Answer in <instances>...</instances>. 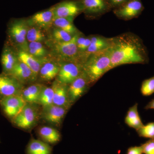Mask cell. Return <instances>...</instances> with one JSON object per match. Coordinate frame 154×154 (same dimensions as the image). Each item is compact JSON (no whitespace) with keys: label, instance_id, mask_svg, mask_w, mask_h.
<instances>
[{"label":"cell","instance_id":"1","mask_svg":"<svg viewBox=\"0 0 154 154\" xmlns=\"http://www.w3.org/2000/svg\"><path fill=\"white\" fill-rule=\"evenodd\" d=\"M110 69L128 64H145L148 56L141 39L133 33H123L112 38Z\"/></svg>","mask_w":154,"mask_h":154},{"label":"cell","instance_id":"2","mask_svg":"<svg viewBox=\"0 0 154 154\" xmlns=\"http://www.w3.org/2000/svg\"><path fill=\"white\" fill-rule=\"evenodd\" d=\"M111 52V47L92 54L84 62L83 72L88 79L90 86L95 84L110 70Z\"/></svg>","mask_w":154,"mask_h":154},{"label":"cell","instance_id":"3","mask_svg":"<svg viewBox=\"0 0 154 154\" xmlns=\"http://www.w3.org/2000/svg\"><path fill=\"white\" fill-rule=\"evenodd\" d=\"M28 27L27 20L21 19H11L8 25L6 42L16 49L28 51L27 34Z\"/></svg>","mask_w":154,"mask_h":154},{"label":"cell","instance_id":"4","mask_svg":"<svg viewBox=\"0 0 154 154\" xmlns=\"http://www.w3.org/2000/svg\"><path fill=\"white\" fill-rule=\"evenodd\" d=\"M79 35V33H77L70 40L65 42H57L50 39L47 44L52 54L57 57L60 62L80 60L79 52L77 45V38Z\"/></svg>","mask_w":154,"mask_h":154},{"label":"cell","instance_id":"5","mask_svg":"<svg viewBox=\"0 0 154 154\" xmlns=\"http://www.w3.org/2000/svg\"><path fill=\"white\" fill-rule=\"evenodd\" d=\"M60 69L57 77V82L69 85L83 72V63L80 60L60 62Z\"/></svg>","mask_w":154,"mask_h":154},{"label":"cell","instance_id":"6","mask_svg":"<svg viewBox=\"0 0 154 154\" xmlns=\"http://www.w3.org/2000/svg\"><path fill=\"white\" fill-rule=\"evenodd\" d=\"M39 116V111L36 104L26 103L22 110L12 120V123L22 129H30L35 125Z\"/></svg>","mask_w":154,"mask_h":154},{"label":"cell","instance_id":"7","mask_svg":"<svg viewBox=\"0 0 154 154\" xmlns=\"http://www.w3.org/2000/svg\"><path fill=\"white\" fill-rule=\"evenodd\" d=\"M26 104L21 96H12L0 99V106L3 113L12 121Z\"/></svg>","mask_w":154,"mask_h":154},{"label":"cell","instance_id":"8","mask_svg":"<svg viewBox=\"0 0 154 154\" xmlns=\"http://www.w3.org/2000/svg\"><path fill=\"white\" fill-rule=\"evenodd\" d=\"M24 85L11 75L0 74V99L12 96H21Z\"/></svg>","mask_w":154,"mask_h":154},{"label":"cell","instance_id":"9","mask_svg":"<svg viewBox=\"0 0 154 154\" xmlns=\"http://www.w3.org/2000/svg\"><path fill=\"white\" fill-rule=\"evenodd\" d=\"M141 0H129L113 11L116 16L125 20H131L140 15L144 10Z\"/></svg>","mask_w":154,"mask_h":154},{"label":"cell","instance_id":"10","mask_svg":"<svg viewBox=\"0 0 154 154\" xmlns=\"http://www.w3.org/2000/svg\"><path fill=\"white\" fill-rule=\"evenodd\" d=\"M54 18L74 19L83 11L82 7L79 2L67 1L59 3L54 6Z\"/></svg>","mask_w":154,"mask_h":154},{"label":"cell","instance_id":"11","mask_svg":"<svg viewBox=\"0 0 154 154\" xmlns=\"http://www.w3.org/2000/svg\"><path fill=\"white\" fill-rule=\"evenodd\" d=\"M90 86L88 79L83 72L68 85L69 99L72 105L86 93Z\"/></svg>","mask_w":154,"mask_h":154},{"label":"cell","instance_id":"12","mask_svg":"<svg viewBox=\"0 0 154 154\" xmlns=\"http://www.w3.org/2000/svg\"><path fill=\"white\" fill-rule=\"evenodd\" d=\"M54 19V6L50 8L34 14L27 20L30 26H35L43 30H48Z\"/></svg>","mask_w":154,"mask_h":154},{"label":"cell","instance_id":"13","mask_svg":"<svg viewBox=\"0 0 154 154\" xmlns=\"http://www.w3.org/2000/svg\"><path fill=\"white\" fill-rule=\"evenodd\" d=\"M68 109L54 104L43 107L41 116L45 121L54 125H59Z\"/></svg>","mask_w":154,"mask_h":154},{"label":"cell","instance_id":"14","mask_svg":"<svg viewBox=\"0 0 154 154\" xmlns=\"http://www.w3.org/2000/svg\"><path fill=\"white\" fill-rule=\"evenodd\" d=\"M17 50L6 42L3 47L1 57V63L3 73L10 74L18 62Z\"/></svg>","mask_w":154,"mask_h":154},{"label":"cell","instance_id":"15","mask_svg":"<svg viewBox=\"0 0 154 154\" xmlns=\"http://www.w3.org/2000/svg\"><path fill=\"white\" fill-rule=\"evenodd\" d=\"M83 12L92 16H98L111 9L107 0H79Z\"/></svg>","mask_w":154,"mask_h":154},{"label":"cell","instance_id":"16","mask_svg":"<svg viewBox=\"0 0 154 154\" xmlns=\"http://www.w3.org/2000/svg\"><path fill=\"white\" fill-rule=\"evenodd\" d=\"M91 42L85 52L80 56L81 60L84 63L88 57L92 54L111 47L112 45V38H107L102 36H91Z\"/></svg>","mask_w":154,"mask_h":154},{"label":"cell","instance_id":"17","mask_svg":"<svg viewBox=\"0 0 154 154\" xmlns=\"http://www.w3.org/2000/svg\"><path fill=\"white\" fill-rule=\"evenodd\" d=\"M9 75L13 76L23 85L35 82L37 79L32 70L19 60Z\"/></svg>","mask_w":154,"mask_h":154},{"label":"cell","instance_id":"18","mask_svg":"<svg viewBox=\"0 0 154 154\" xmlns=\"http://www.w3.org/2000/svg\"><path fill=\"white\" fill-rule=\"evenodd\" d=\"M52 88L54 91L53 104L69 109L72 105L69 99L68 85L55 81L53 84Z\"/></svg>","mask_w":154,"mask_h":154},{"label":"cell","instance_id":"19","mask_svg":"<svg viewBox=\"0 0 154 154\" xmlns=\"http://www.w3.org/2000/svg\"><path fill=\"white\" fill-rule=\"evenodd\" d=\"M16 50L18 60L29 67L37 77L42 66L48 59L37 58L28 51L20 49H16Z\"/></svg>","mask_w":154,"mask_h":154},{"label":"cell","instance_id":"20","mask_svg":"<svg viewBox=\"0 0 154 154\" xmlns=\"http://www.w3.org/2000/svg\"><path fill=\"white\" fill-rule=\"evenodd\" d=\"M60 62L48 59L42 66L38 75L44 81H50L57 77L60 69Z\"/></svg>","mask_w":154,"mask_h":154},{"label":"cell","instance_id":"21","mask_svg":"<svg viewBox=\"0 0 154 154\" xmlns=\"http://www.w3.org/2000/svg\"><path fill=\"white\" fill-rule=\"evenodd\" d=\"M40 84H34L23 88L21 96L26 103L38 104L39 96L43 87Z\"/></svg>","mask_w":154,"mask_h":154},{"label":"cell","instance_id":"22","mask_svg":"<svg viewBox=\"0 0 154 154\" xmlns=\"http://www.w3.org/2000/svg\"><path fill=\"white\" fill-rule=\"evenodd\" d=\"M38 133L42 140L48 144H55L61 140L60 133L53 128L43 126L39 128Z\"/></svg>","mask_w":154,"mask_h":154},{"label":"cell","instance_id":"23","mask_svg":"<svg viewBox=\"0 0 154 154\" xmlns=\"http://www.w3.org/2000/svg\"><path fill=\"white\" fill-rule=\"evenodd\" d=\"M27 154H51L52 148L43 141L32 139L27 146Z\"/></svg>","mask_w":154,"mask_h":154},{"label":"cell","instance_id":"24","mask_svg":"<svg viewBox=\"0 0 154 154\" xmlns=\"http://www.w3.org/2000/svg\"><path fill=\"white\" fill-rule=\"evenodd\" d=\"M138 104L130 107L125 119V122L129 127L136 130L139 129L143 125L138 111Z\"/></svg>","mask_w":154,"mask_h":154},{"label":"cell","instance_id":"25","mask_svg":"<svg viewBox=\"0 0 154 154\" xmlns=\"http://www.w3.org/2000/svg\"><path fill=\"white\" fill-rule=\"evenodd\" d=\"M74 19L55 18L54 19L53 25L56 28H59L72 35L79 33V31L73 24Z\"/></svg>","mask_w":154,"mask_h":154},{"label":"cell","instance_id":"26","mask_svg":"<svg viewBox=\"0 0 154 154\" xmlns=\"http://www.w3.org/2000/svg\"><path fill=\"white\" fill-rule=\"evenodd\" d=\"M27 51L33 56L39 59L46 58L49 54V51L42 42H29Z\"/></svg>","mask_w":154,"mask_h":154},{"label":"cell","instance_id":"27","mask_svg":"<svg viewBox=\"0 0 154 154\" xmlns=\"http://www.w3.org/2000/svg\"><path fill=\"white\" fill-rule=\"evenodd\" d=\"M41 29L35 26L29 25L27 34L28 43L31 42H43L47 41L46 35Z\"/></svg>","mask_w":154,"mask_h":154},{"label":"cell","instance_id":"28","mask_svg":"<svg viewBox=\"0 0 154 154\" xmlns=\"http://www.w3.org/2000/svg\"><path fill=\"white\" fill-rule=\"evenodd\" d=\"M54 91L52 87L43 86L40 93L38 104L42 107L52 105L53 102Z\"/></svg>","mask_w":154,"mask_h":154},{"label":"cell","instance_id":"29","mask_svg":"<svg viewBox=\"0 0 154 154\" xmlns=\"http://www.w3.org/2000/svg\"><path fill=\"white\" fill-rule=\"evenodd\" d=\"M74 36L59 28H54L53 30L51 39L57 42H65L70 40Z\"/></svg>","mask_w":154,"mask_h":154},{"label":"cell","instance_id":"30","mask_svg":"<svg viewBox=\"0 0 154 154\" xmlns=\"http://www.w3.org/2000/svg\"><path fill=\"white\" fill-rule=\"evenodd\" d=\"M137 132L140 137L154 139V122H149L137 130Z\"/></svg>","mask_w":154,"mask_h":154},{"label":"cell","instance_id":"31","mask_svg":"<svg viewBox=\"0 0 154 154\" xmlns=\"http://www.w3.org/2000/svg\"><path fill=\"white\" fill-rule=\"evenodd\" d=\"M140 91L143 96H149L154 94V76L144 80L141 86Z\"/></svg>","mask_w":154,"mask_h":154},{"label":"cell","instance_id":"32","mask_svg":"<svg viewBox=\"0 0 154 154\" xmlns=\"http://www.w3.org/2000/svg\"><path fill=\"white\" fill-rule=\"evenodd\" d=\"M91 42V36L86 37L81 36L80 34L79 35V37L77 38V45L79 52V58L80 56L85 52L86 51L89 47V45H90Z\"/></svg>","mask_w":154,"mask_h":154},{"label":"cell","instance_id":"33","mask_svg":"<svg viewBox=\"0 0 154 154\" xmlns=\"http://www.w3.org/2000/svg\"><path fill=\"white\" fill-rule=\"evenodd\" d=\"M144 154H154V139H150L141 145Z\"/></svg>","mask_w":154,"mask_h":154},{"label":"cell","instance_id":"34","mask_svg":"<svg viewBox=\"0 0 154 154\" xmlns=\"http://www.w3.org/2000/svg\"><path fill=\"white\" fill-rule=\"evenodd\" d=\"M128 1L129 0H107L111 8H114L115 9L122 5Z\"/></svg>","mask_w":154,"mask_h":154},{"label":"cell","instance_id":"35","mask_svg":"<svg viewBox=\"0 0 154 154\" xmlns=\"http://www.w3.org/2000/svg\"><path fill=\"white\" fill-rule=\"evenodd\" d=\"M141 146H134L130 147L128 149L126 154H143Z\"/></svg>","mask_w":154,"mask_h":154},{"label":"cell","instance_id":"36","mask_svg":"<svg viewBox=\"0 0 154 154\" xmlns=\"http://www.w3.org/2000/svg\"><path fill=\"white\" fill-rule=\"evenodd\" d=\"M145 109L146 110H149V109H154V98L152 99L150 102L148 103L147 105H146L145 107Z\"/></svg>","mask_w":154,"mask_h":154}]
</instances>
